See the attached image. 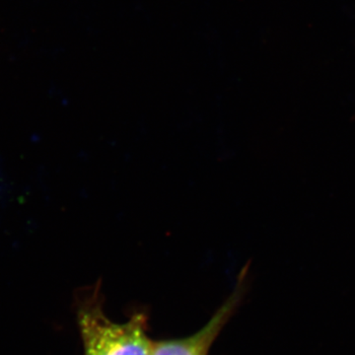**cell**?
<instances>
[{
    "mask_svg": "<svg viewBox=\"0 0 355 355\" xmlns=\"http://www.w3.org/2000/svg\"><path fill=\"white\" fill-rule=\"evenodd\" d=\"M99 284L79 310V329L85 355H151L153 342L146 331V319L135 315L125 323H114L103 312Z\"/></svg>",
    "mask_w": 355,
    "mask_h": 355,
    "instance_id": "1",
    "label": "cell"
},
{
    "mask_svg": "<svg viewBox=\"0 0 355 355\" xmlns=\"http://www.w3.org/2000/svg\"><path fill=\"white\" fill-rule=\"evenodd\" d=\"M250 261L238 277L237 286L214 317L197 333L181 340L153 343L151 355H207L212 343L240 304L248 288Z\"/></svg>",
    "mask_w": 355,
    "mask_h": 355,
    "instance_id": "2",
    "label": "cell"
}]
</instances>
